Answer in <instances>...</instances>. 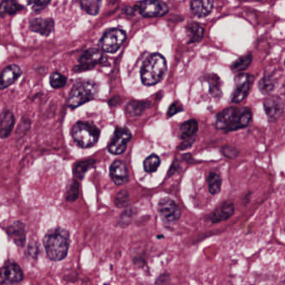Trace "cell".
<instances>
[{
  "label": "cell",
  "instance_id": "obj_1",
  "mask_svg": "<svg viewBox=\"0 0 285 285\" xmlns=\"http://www.w3.org/2000/svg\"><path fill=\"white\" fill-rule=\"evenodd\" d=\"M252 116L249 108H226L216 116V127L218 130H225L226 132L239 130L249 125Z\"/></svg>",
  "mask_w": 285,
  "mask_h": 285
},
{
  "label": "cell",
  "instance_id": "obj_2",
  "mask_svg": "<svg viewBox=\"0 0 285 285\" xmlns=\"http://www.w3.org/2000/svg\"><path fill=\"white\" fill-rule=\"evenodd\" d=\"M43 243L50 260H63L67 256L70 248V234L63 228H54L46 233Z\"/></svg>",
  "mask_w": 285,
  "mask_h": 285
},
{
  "label": "cell",
  "instance_id": "obj_3",
  "mask_svg": "<svg viewBox=\"0 0 285 285\" xmlns=\"http://www.w3.org/2000/svg\"><path fill=\"white\" fill-rule=\"evenodd\" d=\"M168 70L165 58L160 54H153L147 59L140 70L143 85H155L163 80Z\"/></svg>",
  "mask_w": 285,
  "mask_h": 285
},
{
  "label": "cell",
  "instance_id": "obj_4",
  "mask_svg": "<svg viewBox=\"0 0 285 285\" xmlns=\"http://www.w3.org/2000/svg\"><path fill=\"white\" fill-rule=\"evenodd\" d=\"M100 131L91 123L79 121L72 129L73 139L80 148H90L98 143Z\"/></svg>",
  "mask_w": 285,
  "mask_h": 285
},
{
  "label": "cell",
  "instance_id": "obj_5",
  "mask_svg": "<svg viewBox=\"0 0 285 285\" xmlns=\"http://www.w3.org/2000/svg\"><path fill=\"white\" fill-rule=\"evenodd\" d=\"M97 85L90 81L78 83L73 87L70 96L68 98V105L71 109H75L93 100L97 93Z\"/></svg>",
  "mask_w": 285,
  "mask_h": 285
},
{
  "label": "cell",
  "instance_id": "obj_6",
  "mask_svg": "<svg viewBox=\"0 0 285 285\" xmlns=\"http://www.w3.org/2000/svg\"><path fill=\"white\" fill-rule=\"evenodd\" d=\"M126 35L120 29H111L103 35L100 40V46L106 53H115L125 40Z\"/></svg>",
  "mask_w": 285,
  "mask_h": 285
},
{
  "label": "cell",
  "instance_id": "obj_7",
  "mask_svg": "<svg viewBox=\"0 0 285 285\" xmlns=\"http://www.w3.org/2000/svg\"><path fill=\"white\" fill-rule=\"evenodd\" d=\"M141 16L145 18L162 17L168 12V6L162 0H143L135 7Z\"/></svg>",
  "mask_w": 285,
  "mask_h": 285
},
{
  "label": "cell",
  "instance_id": "obj_8",
  "mask_svg": "<svg viewBox=\"0 0 285 285\" xmlns=\"http://www.w3.org/2000/svg\"><path fill=\"white\" fill-rule=\"evenodd\" d=\"M132 135L126 127H116L111 140L108 144V151L113 155H120L124 153Z\"/></svg>",
  "mask_w": 285,
  "mask_h": 285
},
{
  "label": "cell",
  "instance_id": "obj_9",
  "mask_svg": "<svg viewBox=\"0 0 285 285\" xmlns=\"http://www.w3.org/2000/svg\"><path fill=\"white\" fill-rule=\"evenodd\" d=\"M158 213L166 223H173L180 219V208L175 201L169 198H162L158 203Z\"/></svg>",
  "mask_w": 285,
  "mask_h": 285
},
{
  "label": "cell",
  "instance_id": "obj_10",
  "mask_svg": "<svg viewBox=\"0 0 285 285\" xmlns=\"http://www.w3.org/2000/svg\"><path fill=\"white\" fill-rule=\"evenodd\" d=\"M103 54L97 49H90L85 50L79 58V65L74 69L75 71H84L95 68V66L102 62Z\"/></svg>",
  "mask_w": 285,
  "mask_h": 285
},
{
  "label": "cell",
  "instance_id": "obj_11",
  "mask_svg": "<svg viewBox=\"0 0 285 285\" xmlns=\"http://www.w3.org/2000/svg\"><path fill=\"white\" fill-rule=\"evenodd\" d=\"M252 83H253V77L251 75L248 74H240L237 75L235 79V90L232 96V102L240 103L246 99L250 91Z\"/></svg>",
  "mask_w": 285,
  "mask_h": 285
},
{
  "label": "cell",
  "instance_id": "obj_12",
  "mask_svg": "<svg viewBox=\"0 0 285 285\" xmlns=\"http://www.w3.org/2000/svg\"><path fill=\"white\" fill-rule=\"evenodd\" d=\"M263 107L265 110L266 115L271 122H274L283 115L284 110L283 100L276 95H272L266 98L263 101Z\"/></svg>",
  "mask_w": 285,
  "mask_h": 285
},
{
  "label": "cell",
  "instance_id": "obj_13",
  "mask_svg": "<svg viewBox=\"0 0 285 285\" xmlns=\"http://www.w3.org/2000/svg\"><path fill=\"white\" fill-rule=\"evenodd\" d=\"M24 278V273L17 263H9L0 268V283H20Z\"/></svg>",
  "mask_w": 285,
  "mask_h": 285
},
{
  "label": "cell",
  "instance_id": "obj_14",
  "mask_svg": "<svg viewBox=\"0 0 285 285\" xmlns=\"http://www.w3.org/2000/svg\"><path fill=\"white\" fill-rule=\"evenodd\" d=\"M110 176L113 183L116 185H123L129 180L127 166L123 161L116 160L110 165Z\"/></svg>",
  "mask_w": 285,
  "mask_h": 285
},
{
  "label": "cell",
  "instance_id": "obj_15",
  "mask_svg": "<svg viewBox=\"0 0 285 285\" xmlns=\"http://www.w3.org/2000/svg\"><path fill=\"white\" fill-rule=\"evenodd\" d=\"M22 75V70L16 65H9L0 74V90L14 84Z\"/></svg>",
  "mask_w": 285,
  "mask_h": 285
},
{
  "label": "cell",
  "instance_id": "obj_16",
  "mask_svg": "<svg viewBox=\"0 0 285 285\" xmlns=\"http://www.w3.org/2000/svg\"><path fill=\"white\" fill-rule=\"evenodd\" d=\"M55 28V21L51 18H38L30 22V29L44 36H49Z\"/></svg>",
  "mask_w": 285,
  "mask_h": 285
},
{
  "label": "cell",
  "instance_id": "obj_17",
  "mask_svg": "<svg viewBox=\"0 0 285 285\" xmlns=\"http://www.w3.org/2000/svg\"><path fill=\"white\" fill-rule=\"evenodd\" d=\"M15 116L10 110H4L0 115V138L5 139L10 136L15 125Z\"/></svg>",
  "mask_w": 285,
  "mask_h": 285
},
{
  "label": "cell",
  "instance_id": "obj_18",
  "mask_svg": "<svg viewBox=\"0 0 285 285\" xmlns=\"http://www.w3.org/2000/svg\"><path fill=\"white\" fill-rule=\"evenodd\" d=\"M8 235L12 238L18 246L25 245L26 240V233H25V226L21 222H15L12 225L7 228Z\"/></svg>",
  "mask_w": 285,
  "mask_h": 285
},
{
  "label": "cell",
  "instance_id": "obj_19",
  "mask_svg": "<svg viewBox=\"0 0 285 285\" xmlns=\"http://www.w3.org/2000/svg\"><path fill=\"white\" fill-rule=\"evenodd\" d=\"M213 0H192L191 11L199 18L206 17L213 11Z\"/></svg>",
  "mask_w": 285,
  "mask_h": 285
},
{
  "label": "cell",
  "instance_id": "obj_20",
  "mask_svg": "<svg viewBox=\"0 0 285 285\" xmlns=\"http://www.w3.org/2000/svg\"><path fill=\"white\" fill-rule=\"evenodd\" d=\"M234 213V205L233 203H223V205L213 211L210 215V220L212 223H218L227 220L231 218Z\"/></svg>",
  "mask_w": 285,
  "mask_h": 285
},
{
  "label": "cell",
  "instance_id": "obj_21",
  "mask_svg": "<svg viewBox=\"0 0 285 285\" xmlns=\"http://www.w3.org/2000/svg\"><path fill=\"white\" fill-rule=\"evenodd\" d=\"M198 130V123L194 119L183 122L179 128V136L183 140L193 138Z\"/></svg>",
  "mask_w": 285,
  "mask_h": 285
},
{
  "label": "cell",
  "instance_id": "obj_22",
  "mask_svg": "<svg viewBox=\"0 0 285 285\" xmlns=\"http://www.w3.org/2000/svg\"><path fill=\"white\" fill-rule=\"evenodd\" d=\"M188 43H197L202 40L204 35V29L197 23H191L187 26Z\"/></svg>",
  "mask_w": 285,
  "mask_h": 285
},
{
  "label": "cell",
  "instance_id": "obj_23",
  "mask_svg": "<svg viewBox=\"0 0 285 285\" xmlns=\"http://www.w3.org/2000/svg\"><path fill=\"white\" fill-rule=\"evenodd\" d=\"M24 9L16 0H4L0 4V15H13L17 14Z\"/></svg>",
  "mask_w": 285,
  "mask_h": 285
},
{
  "label": "cell",
  "instance_id": "obj_24",
  "mask_svg": "<svg viewBox=\"0 0 285 285\" xmlns=\"http://www.w3.org/2000/svg\"><path fill=\"white\" fill-rule=\"evenodd\" d=\"M149 107V103L146 101L132 100L126 105V112L130 116H139Z\"/></svg>",
  "mask_w": 285,
  "mask_h": 285
},
{
  "label": "cell",
  "instance_id": "obj_25",
  "mask_svg": "<svg viewBox=\"0 0 285 285\" xmlns=\"http://www.w3.org/2000/svg\"><path fill=\"white\" fill-rule=\"evenodd\" d=\"M95 161L94 159H89V160L82 161L75 164L74 167V176L75 178L79 179H83L85 177V173L88 172L89 169L92 168Z\"/></svg>",
  "mask_w": 285,
  "mask_h": 285
},
{
  "label": "cell",
  "instance_id": "obj_26",
  "mask_svg": "<svg viewBox=\"0 0 285 285\" xmlns=\"http://www.w3.org/2000/svg\"><path fill=\"white\" fill-rule=\"evenodd\" d=\"M80 5L88 15H96L100 12L101 0H80Z\"/></svg>",
  "mask_w": 285,
  "mask_h": 285
},
{
  "label": "cell",
  "instance_id": "obj_27",
  "mask_svg": "<svg viewBox=\"0 0 285 285\" xmlns=\"http://www.w3.org/2000/svg\"><path fill=\"white\" fill-rule=\"evenodd\" d=\"M208 188L211 194H218L222 188V178L215 173H211L208 178Z\"/></svg>",
  "mask_w": 285,
  "mask_h": 285
},
{
  "label": "cell",
  "instance_id": "obj_28",
  "mask_svg": "<svg viewBox=\"0 0 285 285\" xmlns=\"http://www.w3.org/2000/svg\"><path fill=\"white\" fill-rule=\"evenodd\" d=\"M160 164V158L156 154H152V155L146 158L144 163H143V168L147 173H153L157 172Z\"/></svg>",
  "mask_w": 285,
  "mask_h": 285
},
{
  "label": "cell",
  "instance_id": "obj_29",
  "mask_svg": "<svg viewBox=\"0 0 285 285\" xmlns=\"http://www.w3.org/2000/svg\"><path fill=\"white\" fill-rule=\"evenodd\" d=\"M275 79L272 76V75H266L259 82V89L263 94L268 95L275 89Z\"/></svg>",
  "mask_w": 285,
  "mask_h": 285
},
{
  "label": "cell",
  "instance_id": "obj_30",
  "mask_svg": "<svg viewBox=\"0 0 285 285\" xmlns=\"http://www.w3.org/2000/svg\"><path fill=\"white\" fill-rule=\"evenodd\" d=\"M252 59H253V56H252L251 54H248V55H245V56L240 57L232 65V69L233 70H235V71L244 70L250 65L251 62H252Z\"/></svg>",
  "mask_w": 285,
  "mask_h": 285
},
{
  "label": "cell",
  "instance_id": "obj_31",
  "mask_svg": "<svg viewBox=\"0 0 285 285\" xmlns=\"http://www.w3.org/2000/svg\"><path fill=\"white\" fill-rule=\"evenodd\" d=\"M50 83L54 89H60L66 85V77L60 73L54 72L50 75Z\"/></svg>",
  "mask_w": 285,
  "mask_h": 285
},
{
  "label": "cell",
  "instance_id": "obj_32",
  "mask_svg": "<svg viewBox=\"0 0 285 285\" xmlns=\"http://www.w3.org/2000/svg\"><path fill=\"white\" fill-rule=\"evenodd\" d=\"M79 190H80V185L77 181L73 180L70 184V187L68 188L66 193V200L69 202H74L79 197Z\"/></svg>",
  "mask_w": 285,
  "mask_h": 285
},
{
  "label": "cell",
  "instance_id": "obj_33",
  "mask_svg": "<svg viewBox=\"0 0 285 285\" xmlns=\"http://www.w3.org/2000/svg\"><path fill=\"white\" fill-rule=\"evenodd\" d=\"M130 203V196L127 191H120L115 196V204L118 208H125Z\"/></svg>",
  "mask_w": 285,
  "mask_h": 285
},
{
  "label": "cell",
  "instance_id": "obj_34",
  "mask_svg": "<svg viewBox=\"0 0 285 285\" xmlns=\"http://www.w3.org/2000/svg\"><path fill=\"white\" fill-rule=\"evenodd\" d=\"M50 2V0H28V5H30L33 11L39 12L48 6Z\"/></svg>",
  "mask_w": 285,
  "mask_h": 285
},
{
  "label": "cell",
  "instance_id": "obj_35",
  "mask_svg": "<svg viewBox=\"0 0 285 285\" xmlns=\"http://www.w3.org/2000/svg\"><path fill=\"white\" fill-rule=\"evenodd\" d=\"M222 153L225 156L226 158H235L238 155V151L236 148L230 147V146H226L222 149Z\"/></svg>",
  "mask_w": 285,
  "mask_h": 285
},
{
  "label": "cell",
  "instance_id": "obj_36",
  "mask_svg": "<svg viewBox=\"0 0 285 285\" xmlns=\"http://www.w3.org/2000/svg\"><path fill=\"white\" fill-rule=\"evenodd\" d=\"M183 105H181L179 102H174L170 105V107L168 110V117H172L173 115H175L176 114L183 111Z\"/></svg>",
  "mask_w": 285,
  "mask_h": 285
}]
</instances>
